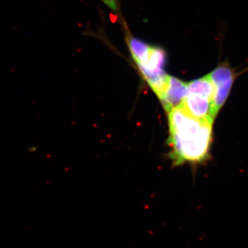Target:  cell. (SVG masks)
I'll return each mask as SVG.
<instances>
[{"label": "cell", "mask_w": 248, "mask_h": 248, "mask_svg": "<svg viewBox=\"0 0 248 248\" xmlns=\"http://www.w3.org/2000/svg\"><path fill=\"white\" fill-rule=\"evenodd\" d=\"M171 159L174 164L200 162L208 157L213 122L190 115L182 107L168 113Z\"/></svg>", "instance_id": "6da1fadb"}, {"label": "cell", "mask_w": 248, "mask_h": 248, "mask_svg": "<svg viewBox=\"0 0 248 248\" xmlns=\"http://www.w3.org/2000/svg\"><path fill=\"white\" fill-rule=\"evenodd\" d=\"M215 89L208 76L187 84V91L182 107L190 115L202 120L214 122Z\"/></svg>", "instance_id": "7a4b0ae2"}, {"label": "cell", "mask_w": 248, "mask_h": 248, "mask_svg": "<svg viewBox=\"0 0 248 248\" xmlns=\"http://www.w3.org/2000/svg\"><path fill=\"white\" fill-rule=\"evenodd\" d=\"M215 89L214 108L215 115L224 105L231 93L234 79V73L228 63H221L208 75Z\"/></svg>", "instance_id": "3957f363"}, {"label": "cell", "mask_w": 248, "mask_h": 248, "mask_svg": "<svg viewBox=\"0 0 248 248\" xmlns=\"http://www.w3.org/2000/svg\"><path fill=\"white\" fill-rule=\"evenodd\" d=\"M187 91V83L174 77L170 76L167 87L159 98L168 113L176 108L182 107Z\"/></svg>", "instance_id": "277c9868"}, {"label": "cell", "mask_w": 248, "mask_h": 248, "mask_svg": "<svg viewBox=\"0 0 248 248\" xmlns=\"http://www.w3.org/2000/svg\"><path fill=\"white\" fill-rule=\"evenodd\" d=\"M105 4L109 9L115 14H120V1L119 0H99Z\"/></svg>", "instance_id": "5b68a950"}]
</instances>
